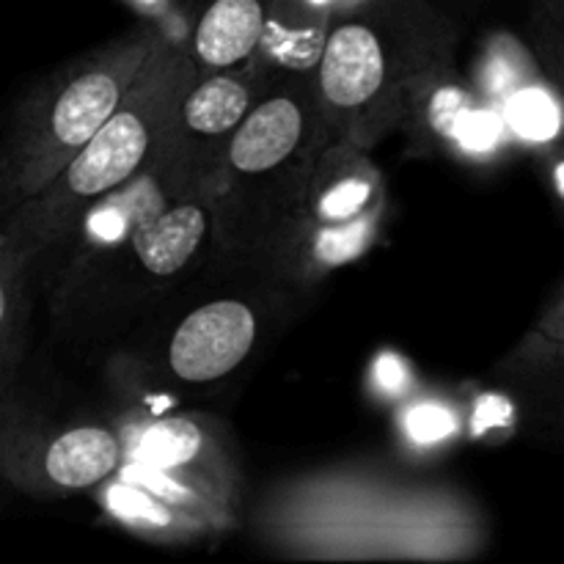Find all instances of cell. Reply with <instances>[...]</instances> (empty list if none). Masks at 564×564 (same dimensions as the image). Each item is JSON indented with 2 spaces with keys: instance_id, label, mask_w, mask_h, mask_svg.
<instances>
[{
  "instance_id": "6da1fadb",
  "label": "cell",
  "mask_w": 564,
  "mask_h": 564,
  "mask_svg": "<svg viewBox=\"0 0 564 564\" xmlns=\"http://www.w3.org/2000/svg\"><path fill=\"white\" fill-rule=\"evenodd\" d=\"M180 86L182 61L160 42L116 113L44 191L20 202L0 240L28 259L53 240L72 198H97L124 185L141 169Z\"/></svg>"
},
{
  "instance_id": "7a4b0ae2",
  "label": "cell",
  "mask_w": 564,
  "mask_h": 564,
  "mask_svg": "<svg viewBox=\"0 0 564 564\" xmlns=\"http://www.w3.org/2000/svg\"><path fill=\"white\" fill-rule=\"evenodd\" d=\"M158 44L160 39L152 33L132 39L116 55L66 83L53 102L39 105V113L28 116L14 141L6 147L0 160V193L11 202H25L44 191L116 113Z\"/></svg>"
},
{
  "instance_id": "3957f363",
  "label": "cell",
  "mask_w": 564,
  "mask_h": 564,
  "mask_svg": "<svg viewBox=\"0 0 564 564\" xmlns=\"http://www.w3.org/2000/svg\"><path fill=\"white\" fill-rule=\"evenodd\" d=\"M257 339L253 312L240 301H215L187 314L171 339V369L187 383H209L242 364Z\"/></svg>"
},
{
  "instance_id": "277c9868",
  "label": "cell",
  "mask_w": 564,
  "mask_h": 564,
  "mask_svg": "<svg viewBox=\"0 0 564 564\" xmlns=\"http://www.w3.org/2000/svg\"><path fill=\"white\" fill-rule=\"evenodd\" d=\"M386 58L372 28L347 22L336 28L323 47L319 83L328 102L339 108H356L378 94L383 86Z\"/></svg>"
},
{
  "instance_id": "5b68a950",
  "label": "cell",
  "mask_w": 564,
  "mask_h": 564,
  "mask_svg": "<svg viewBox=\"0 0 564 564\" xmlns=\"http://www.w3.org/2000/svg\"><path fill=\"white\" fill-rule=\"evenodd\" d=\"M303 135V113L292 99L275 97L242 116L229 147V160L242 174L275 169L295 152Z\"/></svg>"
},
{
  "instance_id": "8992f818",
  "label": "cell",
  "mask_w": 564,
  "mask_h": 564,
  "mask_svg": "<svg viewBox=\"0 0 564 564\" xmlns=\"http://www.w3.org/2000/svg\"><path fill=\"white\" fill-rule=\"evenodd\" d=\"M204 231H207V220L196 204H182L174 209L154 204L135 220L130 240L149 273L174 275L196 253Z\"/></svg>"
},
{
  "instance_id": "52a82bcc",
  "label": "cell",
  "mask_w": 564,
  "mask_h": 564,
  "mask_svg": "<svg viewBox=\"0 0 564 564\" xmlns=\"http://www.w3.org/2000/svg\"><path fill=\"white\" fill-rule=\"evenodd\" d=\"M262 0H213L196 28V55L207 66H231L248 58L264 31Z\"/></svg>"
},
{
  "instance_id": "ba28073f",
  "label": "cell",
  "mask_w": 564,
  "mask_h": 564,
  "mask_svg": "<svg viewBox=\"0 0 564 564\" xmlns=\"http://www.w3.org/2000/svg\"><path fill=\"white\" fill-rule=\"evenodd\" d=\"M121 446L102 427H77L42 452V474L61 488H88L116 471Z\"/></svg>"
},
{
  "instance_id": "9c48e42d",
  "label": "cell",
  "mask_w": 564,
  "mask_h": 564,
  "mask_svg": "<svg viewBox=\"0 0 564 564\" xmlns=\"http://www.w3.org/2000/svg\"><path fill=\"white\" fill-rule=\"evenodd\" d=\"M248 110V91L235 77H209L193 88L182 102V116L191 130L220 135L235 130Z\"/></svg>"
},
{
  "instance_id": "30bf717a",
  "label": "cell",
  "mask_w": 564,
  "mask_h": 564,
  "mask_svg": "<svg viewBox=\"0 0 564 564\" xmlns=\"http://www.w3.org/2000/svg\"><path fill=\"white\" fill-rule=\"evenodd\" d=\"M202 455V430L187 419H160L135 444V457L152 471H174Z\"/></svg>"
},
{
  "instance_id": "8fae6325",
  "label": "cell",
  "mask_w": 564,
  "mask_h": 564,
  "mask_svg": "<svg viewBox=\"0 0 564 564\" xmlns=\"http://www.w3.org/2000/svg\"><path fill=\"white\" fill-rule=\"evenodd\" d=\"M154 204H163V193L152 180H138L124 193H105V202L91 209L86 218V231L91 240L119 242L130 235L135 220Z\"/></svg>"
},
{
  "instance_id": "7c38bea8",
  "label": "cell",
  "mask_w": 564,
  "mask_h": 564,
  "mask_svg": "<svg viewBox=\"0 0 564 564\" xmlns=\"http://www.w3.org/2000/svg\"><path fill=\"white\" fill-rule=\"evenodd\" d=\"M505 124L532 143L554 141L562 130V108L549 88L523 83L505 97Z\"/></svg>"
},
{
  "instance_id": "4fadbf2b",
  "label": "cell",
  "mask_w": 564,
  "mask_h": 564,
  "mask_svg": "<svg viewBox=\"0 0 564 564\" xmlns=\"http://www.w3.org/2000/svg\"><path fill=\"white\" fill-rule=\"evenodd\" d=\"M372 237L375 218L364 209L361 215L341 220V224H325V229L314 240V257L323 264H328V268L352 262V259H358L367 251Z\"/></svg>"
},
{
  "instance_id": "5bb4252c",
  "label": "cell",
  "mask_w": 564,
  "mask_h": 564,
  "mask_svg": "<svg viewBox=\"0 0 564 564\" xmlns=\"http://www.w3.org/2000/svg\"><path fill=\"white\" fill-rule=\"evenodd\" d=\"M25 259L17 251H11L0 240V394H3L6 372L11 364V339L17 328V312H20V270Z\"/></svg>"
},
{
  "instance_id": "9a60e30c",
  "label": "cell",
  "mask_w": 564,
  "mask_h": 564,
  "mask_svg": "<svg viewBox=\"0 0 564 564\" xmlns=\"http://www.w3.org/2000/svg\"><path fill=\"white\" fill-rule=\"evenodd\" d=\"M262 42L268 44L270 53L279 55V61L292 66H308L319 55L323 44V28H312V31H290V28H279L275 22L264 20Z\"/></svg>"
},
{
  "instance_id": "2e32d148",
  "label": "cell",
  "mask_w": 564,
  "mask_h": 564,
  "mask_svg": "<svg viewBox=\"0 0 564 564\" xmlns=\"http://www.w3.org/2000/svg\"><path fill=\"white\" fill-rule=\"evenodd\" d=\"M369 198H372V185L361 176H345V180L334 182L319 198V218L325 224H341L367 209Z\"/></svg>"
},
{
  "instance_id": "e0dca14e",
  "label": "cell",
  "mask_w": 564,
  "mask_h": 564,
  "mask_svg": "<svg viewBox=\"0 0 564 564\" xmlns=\"http://www.w3.org/2000/svg\"><path fill=\"white\" fill-rule=\"evenodd\" d=\"M505 119H501L496 110L477 108V105H474V108L463 116L460 124H457L452 141L460 143L468 152H490V149L499 147L501 135H505Z\"/></svg>"
},
{
  "instance_id": "ac0fdd59",
  "label": "cell",
  "mask_w": 564,
  "mask_h": 564,
  "mask_svg": "<svg viewBox=\"0 0 564 564\" xmlns=\"http://www.w3.org/2000/svg\"><path fill=\"white\" fill-rule=\"evenodd\" d=\"M474 108V97L468 91L457 86H444L441 91H435L433 102H430V121H433L435 130L444 138H455L457 124L463 121V116Z\"/></svg>"
},
{
  "instance_id": "d6986e66",
  "label": "cell",
  "mask_w": 564,
  "mask_h": 564,
  "mask_svg": "<svg viewBox=\"0 0 564 564\" xmlns=\"http://www.w3.org/2000/svg\"><path fill=\"white\" fill-rule=\"evenodd\" d=\"M457 430L455 413L441 405H419L408 413V433L416 444H438Z\"/></svg>"
},
{
  "instance_id": "ffe728a7",
  "label": "cell",
  "mask_w": 564,
  "mask_h": 564,
  "mask_svg": "<svg viewBox=\"0 0 564 564\" xmlns=\"http://www.w3.org/2000/svg\"><path fill=\"white\" fill-rule=\"evenodd\" d=\"M543 47L564 83V0H543Z\"/></svg>"
},
{
  "instance_id": "44dd1931",
  "label": "cell",
  "mask_w": 564,
  "mask_h": 564,
  "mask_svg": "<svg viewBox=\"0 0 564 564\" xmlns=\"http://www.w3.org/2000/svg\"><path fill=\"white\" fill-rule=\"evenodd\" d=\"M516 422V408L501 394H482L474 411V435H485L490 430H510Z\"/></svg>"
},
{
  "instance_id": "7402d4cb",
  "label": "cell",
  "mask_w": 564,
  "mask_h": 564,
  "mask_svg": "<svg viewBox=\"0 0 564 564\" xmlns=\"http://www.w3.org/2000/svg\"><path fill=\"white\" fill-rule=\"evenodd\" d=\"M529 69H527V61H518V58H510V55H496V58H490L488 64V72H485V80H488L490 91L494 94H512L516 88L523 86V80H527Z\"/></svg>"
},
{
  "instance_id": "603a6c76",
  "label": "cell",
  "mask_w": 564,
  "mask_h": 564,
  "mask_svg": "<svg viewBox=\"0 0 564 564\" xmlns=\"http://www.w3.org/2000/svg\"><path fill=\"white\" fill-rule=\"evenodd\" d=\"M110 507H113V512H119L121 518H127V521H135V518H149V521H154V523H165V518H169L163 510H160V507H154L147 496L138 494V490H130V488L110 490Z\"/></svg>"
},
{
  "instance_id": "cb8c5ba5",
  "label": "cell",
  "mask_w": 564,
  "mask_h": 564,
  "mask_svg": "<svg viewBox=\"0 0 564 564\" xmlns=\"http://www.w3.org/2000/svg\"><path fill=\"white\" fill-rule=\"evenodd\" d=\"M408 380H411V375H408L405 361L400 356H394V352H386V356H380L375 361V383L383 391H389V394L405 391Z\"/></svg>"
},
{
  "instance_id": "d4e9b609",
  "label": "cell",
  "mask_w": 564,
  "mask_h": 564,
  "mask_svg": "<svg viewBox=\"0 0 564 564\" xmlns=\"http://www.w3.org/2000/svg\"><path fill=\"white\" fill-rule=\"evenodd\" d=\"M534 334L543 336V339L564 341V292L560 297H556L554 303H551L549 312L540 317L538 330H534Z\"/></svg>"
},
{
  "instance_id": "484cf974",
  "label": "cell",
  "mask_w": 564,
  "mask_h": 564,
  "mask_svg": "<svg viewBox=\"0 0 564 564\" xmlns=\"http://www.w3.org/2000/svg\"><path fill=\"white\" fill-rule=\"evenodd\" d=\"M532 358L538 364H543V367H556L564 372V341L543 339V336L534 334Z\"/></svg>"
},
{
  "instance_id": "4316f807",
  "label": "cell",
  "mask_w": 564,
  "mask_h": 564,
  "mask_svg": "<svg viewBox=\"0 0 564 564\" xmlns=\"http://www.w3.org/2000/svg\"><path fill=\"white\" fill-rule=\"evenodd\" d=\"M554 187H556V193H560V198L564 202V160H560V163L554 165Z\"/></svg>"
},
{
  "instance_id": "83f0119b",
  "label": "cell",
  "mask_w": 564,
  "mask_h": 564,
  "mask_svg": "<svg viewBox=\"0 0 564 564\" xmlns=\"http://www.w3.org/2000/svg\"><path fill=\"white\" fill-rule=\"evenodd\" d=\"M308 3H312V6H314V9H323V6H328V3H330V0H308Z\"/></svg>"
},
{
  "instance_id": "f1b7e54d",
  "label": "cell",
  "mask_w": 564,
  "mask_h": 564,
  "mask_svg": "<svg viewBox=\"0 0 564 564\" xmlns=\"http://www.w3.org/2000/svg\"><path fill=\"white\" fill-rule=\"evenodd\" d=\"M143 3H154V0H143Z\"/></svg>"
}]
</instances>
